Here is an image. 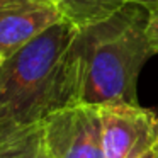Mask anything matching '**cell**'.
I'll return each instance as SVG.
<instances>
[{"label": "cell", "mask_w": 158, "mask_h": 158, "mask_svg": "<svg viewBox=\"0 0 158 158\" xmlns=\"http://www.w3.org/2000/svg\"><path fill=\"white\" fill-rule=\"evenodd\" d=\"M77 34L63 19L0 63V126L41 123L80 104Z\"/></svg>", "instance_id": "1"}, {"label": "cell", "mask_w": 158, "mask_h": 158, "mask_svg": "<svg viewBox=\"0 0 158 158\" xmlns=\"http://www.w3.org/2000/svg\"><path fill=\"white\" fill-rule=\"evenodd\" d=\"M75 51L80 70V104H138V77L156 55L148 38V9L127 5L110 17L78 27Z\"/></svg>", "instance_id": "2"}, {"label": "cell", "mask_w": 158, "mask_h": 158, "mask_svg": "<svg viewBox=\"0 0 158 158\" xmlns=\"http://www.w3.org/2000/svg\"><path fill=\"white\" fill-rule=\"evenodd\" d=\"M49 158H106L102 119L97 106L75 104L41 121Z\"/></svg>", "instance_id": "3"}, {"label": "cell", "mask_w": 158, "mask_h": 158, "mask_svg": "<svg viewBox=\"0 0 158 158\" xmlns=\"http://www.w3.org/2000/svg\"><path fill=\"white\" fill-rule=\"evenodd\" d=\"M106 158H143L158 146V116L139 104L100 106Z\"/></svg>", "instance_id": "4"}, {"label": "cell", "mask_w": 158, "mask_h": 158, "mask_svg": "<svg viewBox=\"0 0 158 158\" xmlns=\"http://www.w3.org/2000/svg\"><path fill=\"white\" fill-rule=\"evenodd\" d=\"M63 19L58 0H0V63Z\"/></svg>", "instance_id": "5"}, {"label": "cell", "mask_w": 158, "mask_h": 158, "mask_svg": "<svg viewBox=\"0 0 158 158\" xmlns=\"http://www.w3.org/2000/svg\"><path fill=\"white\" fill-rule=\"evenodd\" d=\"M0 158H49L43 124L0 126Z\"/></svg>", "instance_id": "6"}, {"label": "cell", "mask_w": 158, "mask_h": 158, "mask_svg": "<svg viewBox=\"0 0 158 158\" xmlns=\"http://www.w3.org/2000/svg\"><path fill=\"white\" fill-rule=\"evenodd\" d=\"M158 0H58L63 17L77 27L110 17L127 5H141L150 10Z\"/></svg>", "instance_id": "7"}, {"label": "cell", "mask_w": 158, "mask_h": 158, "mask_svg": "<svg viewBox=\"0 0 158 158\" xmlns=\"http://www.w3.org/2000/svg\"><path fill=\"white\" fill-rule=\"evenodd\" d=\"M148 38L155 53H158V2L148 10Z\"/></svg>", "instance_id": "8"}, {"label": "cell", "mask_w": 158, "mask_h": 158, "mask_svg": "<svg viewBox=\"0 0 158 158\" xmlns=\"http://www.w3.org/2000/svg\"><path fill=\"white\" fill-rule=\"evenodd\" d=\"M143 158H158V146H156V148H153V150H151L148 155H144Z\"/></svg>", "instance_id": "9"}]
</instances>
